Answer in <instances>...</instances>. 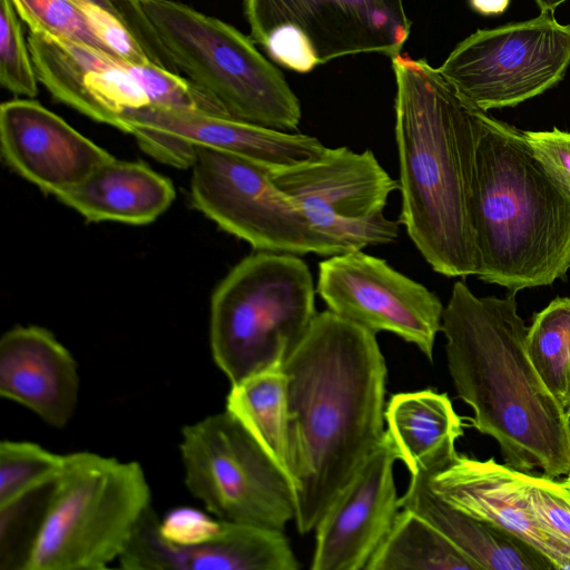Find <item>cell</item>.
Masks as SVG:
<instances>
[{"label": "cell", "instance_id": "8", "mask_svg": "<svg viewBox=\"0 0 570 570\" xmlns=\"http://www.w3.org/2000/svg\"><path fill=\"white\" fill-rule=\"evenodd\" d=\"M243 10L252 40L302 73L350 55L392 58L412 24L403 0H243Z\"/></svg>", "mask_w": 570, "mask_h": 570}, {"label": "cell", "instance_id": "4", "mask_svg": "<svg viewBox=\"0 0 570 570\" xmlns=\"http://www.w3.org/2000/svg\"><path fill=\"white\" fill-rule=\"evenodd\" d=\"M472 224L478 277L510 292L570 271V199L531 153L523 130L483 111L475 145Z\"/></svg>", "mask_w": 570, "mask_h": 570}, {"label": "cell", "instance_id": "25", "mask_svg": "<svg viewBox=\"0 0 570 570\" xmlns=\"http://www.w3.org/2000/svg\"><path fill=\"white\" fill-rule=\"evenodd\" d=\"M365 570H481L425 520L410 510L395 521Z\"/></svg>", "mask_w": 570, "mask_h": 570}, {"label": "cell", "instance_id": "10", "mask_svg": "<svg viewBox=\"0 0 570 570\" xmlns=\"http://www.w3.org/2000/svg\"><path fill=\"white\" fill-rule=\"evenodd\" d=\"M194 206L225 232L263 252L333 256L350 252L317 232L271 170L239 156L195 147Z\"/></svg>", "mask_w": 570, "mask_h": 570}, {"label": "cell", "instance_id": "15", "mask_svg": "<svg viewBox=\"0 0 570 570\" xmlns=\"http://www.w3.org/2000/svg\"><path fill=\"white\" fill-rule=\"evenodd\" d=\"M387 433L318 521L312 570L366 569L400 511Z\"/></svg>", "mask_w": 570, "mask_h": 570}, {"label": "cell", "instance_id": "1", "mask_svg": "<svg viewBox=\"0 0 570 570\" xmlns=\"http://www.w3.org/2000/svg\"><path fill=\"white\" fill-rule=\"evenodd\" d=\"M375 335L326 309L281 367L301 534L316 528L385 435L387 367Z\"/></svg>", "mask_w": 570, "mask_h": 570}, {"label": "cell", "instance_id": "22", "mask_svg": "<svg viewBox=\"0 0 570 570\" xmlns=\"http://www.w3.org/2000/svg\"><path fill=\"white\" fill-rule=\"evenodd\" d=\"M400 507L430 523L481 569H553L548 559L529 543L445 502L431 490L423 472L411 474L407 490L400 498Z\"/></svg>", "mask_w": 570, "mask_h": 570}, {"label": "cell", "instance_id": "28", "mask_svg": "<svg viewBox=\"0 0 570 570\" xmlns=\"http://www.w3.org/2000/svg\"><path fill=\"white\" fill-rule=\"evenodd\" d=\"M65 454L30 441L0 443V508L49 487L59 475Z\"/></svg>", "mask_w": 570, "mask_h": 570}, {"label": "cell", "instance_id": "34", "mask_svg": "<svg viewBox=\"0 0 570 570\" xmlns=\"http://www.w3.org/2000/svg\"><path fill=\"white\" fill-rule=\"evenodd\" d=\"M541 13L553 12L554 9L566 0H534Z\"/></svg>", "mask_w": 570, "mask_h": 570}, {"label": "cell", "instance_id": "29", "mask_svg": "<svg viewBox=\"0 0 570 570\" xmlns=\"http://www.w3.org/2000/svg\"><path fill=\"white\" fill-rule=\"evenodd\" d=\"M11 0H0V82L14 96L33 99L38 78Z\"/></svg>", "mask_w": 570, "mask_h": 570}, {"label": "cell", "instance_id": "12", "mask_svg": "<svg viewBox=\"0 0 570 570\" xmlns=\"http://www.w3.org/2000/svg\"><path fill=\"white\" fill-rule=\"evenodd\" d=\"M276 186L289 196L320 233L350 250L383 245L399 237V222L383 209L401 189L371 150L327 148L317 158L272 170Z\"/></svg>", "mask_w": 570, "mask_h": 570}, {"label": "cell", "instance_id": "27", "mask_svg": "<svg viewBox=\"0 0 570 570\" xmlns=\"http://www.w3.org/2000/svg\"><path fill=\"white\" fill-rule=\"evenodd\" d=\"M30 31L82 45L120 59L104 41L97 8L80 0H11Z\"/></svg>", "mask_w": 570, "mask_h": 570}, {"label": "cell", "instance_id": "36", "mask_svg": "<svg viewBox=\"0 0 570 570\" xmlns=\"http://www.w3.org/2000/svg\"><path fill=\"white\" fill-rule=\"evenodd\" d=\"M559 484L562 488L563 492L567 494V497L570 499V473H568L564 479L559 481Z\"/></svg>", "mask_w": 570, "mask_h": 570}, {"label": "cell", "instance_id": "31", "mask_svg": "<svg viewBox=\"0 0 570 570\" xmlns=\"http://www.w3.org/2000/svg\"><path fill=\"white\" fill-rule=\"evenodd\" d=\"M532 512L539 523L557 540L570 548V499L559 481L544 474L520 472Z\"/></svg>", "mask_w": 570, "mask_h": 570}, {"label": "cell", "instance_id": "2", "mask_svg": "<svg viewBox=\"0 0 570 570\" xmlns=\"http://www.w3.org/2000/svg\"><path fill=\"white\" fill-rule=\"evenodd\" d=\"M515 294L479 297L454 283L441 327L448 368L473 428L495 440L504 464L554 479L570 473V424L529 357Z\"/></svg>", "mask_w": 570, "mask_h": 570}, {"label": "cell", "instance_id": "14", "mask_svg": "<svg viewBox=\"0 0 570 570\" xmlns=\"http://www.w3.org/2000/svg\"><path fill=\"white\" fill-rule=\"evenodd\" d=\"M122 131L156 159L179 168L191 167L196 146L239 156L271 171L312 160L326 149L313 136L199 109L148 106L129 112Z\"/></svg>", "mask_w": 570, "mask_h": 570}, {"label": "cell", "instance_id": "17", "mask_svg": "<svg viewBox=\"0 0 570 570\" xmlns=\"http://www.w3.org/2000/svg\"><path fill=\"white\" fill-rule=\"evenodd\" d=\"M28 47L38 81L96 121L122 130L129 112L151 106L127 61L37 31L29 32Z\"/></svg>", "mask_w": 570, "mask_h": 570}, {"label": "cell", "instance_id": "5", "mask_svg": "<svg viewBox=\"0 0 570 570\" xmlns=\"http://www.w3.org/2000/svg\"><path fill=\"white\" fill-rule=\"evenodd\" d=\"M151 491L139 463L92 452L65 454L22 570H99L119 561Z\"/></svg>", "mask_w": 570, "mask_h": 570}, {"label": "cell", "instance_id": "23", "mask_svg": "<svg viewBox=\"0 0 570 570\" xmlns=\"http://www.w3.org/2000/svg\"><path fill=\"white\" fill-rule=\"evenodd\" d=\"M384 419L399 459L411 474L443 466L463 435L462 420L448 394L431 389L392 395Z\"/></svg>", "mask_w": 570, "mask_h": 570}, {"label": "cell", "instance_id": "20", "mask_svg": "<svg viewBox=\"0 0 570 570\" xmlns=\"http://www.w3.org/2000/svg\"><path fill=\"white\" fill-rule=\"evenodd\" d=\"M77 362L47 328L18 325L0 341V395L53 428L72 417L79 395Z\"/></svg>", "mask_w": 570, "mask_h": 570}, {"label": "cell", "instance_id": "11", "mask_svg": "<svg viewBox=\"0 0 570 570\" xmlns=\"http://www.w3.org/2000/svg\"><path fill=\"white\" fill-rule=\"evenodd\" d=\"M570 66V24L553 16L479 29L451 51L439 71L483 111L514 107L560 82Z\"/></svg>", "mask_w": 570, "mask_h": 570}, {"label": "cell", "instance_id": "19", "mask_svg": "<svg viewBox=\"0 0 570 570\" xmlns=\"http://www.w3.org/2000/svg\"><path fill=\"white\" fill-rule=\"evenodd\" d=\"M220 520V519H219ZM150 505L119 559L127 570H297L283 530L220 520L214 534L190 546H175L158 530Z\"/></svg>", "mask_w": 570, "mask_h": 570}, {"label": "cell", "instance_id": "6", "mask_svg": "<svg viewBox=\"0 0 570 570\" xmlns=\"http://www.w3.org/2000/svg\"><path fill=\"white\" fill-rule=\"evenodd\" d=\"M314 301L311 271L293 254L261 250L222 279L210 301L209 344L230 385L282 367L317 314Z\"/></svg>", "mask_w": 570, "mask_h": 570}, {"label": "cell", "instance_id": "32", "mask_svg": "<svg viewBox=\"0 0 570 570\" xmlns=\"http://www.w3.org/2000/svg\"><path fill=\"white\" fill-rule=\"evenodd\" d=\"M523 135L534 158L570 199V132L553 127L550 130H523Z\"/></svg>", "mask_w": 570, "mask_h": 570}, {"label": "cell", "instance_id": "24", "mask_svg": "<svg viewBox=\"0 0 570 570\" xmlns=\"http://www.w3.org/2000/svg\"><path fill=\"white\" fill-rule=\"evenodd\" d=\"M226 411L249 432L291 480L286 375L282 368L267 370L230 385Z\"/></svg>", "mask_w": 570, "mask_h": 570}, {"label": "cell", "instance_id": "13", "mask_svg": "<svg viewBox=\"0 0 570 570\" xmlns=\"http://www.w3.org/2000/svg\"><path fill=\"white\" fill-rule=\"evenodd\" d=\"M317 293L336 315L374 334L391 332L433 361L444 306L384 259L362 249L333 255L320 263Z\"/></svg>", "mask_w": 570, "mask_h": 570}, {"label": "cell", "instance_id": "3", "mask_svg": "<svg viewBox=\"0 0 570 570\" xmlns=\"http://www.w3.org/2000/svg\"><path fill=\"white\" fill-rule=\"evenodd\" d=\"M402 208L399 223L434 272L478 275L472 224L475 145L483 110L426 60L392 57Z\"/></svg>", "mask_w": 570, "mask_h": 570}, {"label": "cell", "instance_id": "21", "mask_svg": "<svg viewBox=\"0 0 570 570\" xmlns=\"http://www.w3.org/2000/svg\"><path fill=\"white\" fill-rule=\"evenodd\" d=\"M57 198L89 222L145 225L169 208L175 188L145 164L114 157Z\"/></svg>", "mask_w": 570, "mask_h": 570}, {"label": "cell", "instance_id": "35", "mask_svg": "<svg viewBox=\"0 0 570 570\" xmlns=\"http://www.w3.org/2000/svg\"><path fill=\"white\" fill-rule=\"evenodd\" d=\"M564 412H566L568 423L570 424V362H569L568 375H567V395H566V403H564Z\"/></svg>", "mask_w": 570, "mask_h": 570}, {"label": "cell", "instance_id": "7", "mask_svg": "<svg viewBox=\"0 0 570 570\" xmlns=\"http://www.w3.org/2000/svg\"><path fill=\"white\" fill-rule=\"evenodd\" d=\"M140 2L178 69L232 117L283 131L298 127L297 96L250 37L179 1Z\"/></svg>", "mask_w": 570, "mask_h": 570}, {"label": "cell", "instance_id": "18", "mask_svg": "<svg viewBox=\"0 0 570 570\" xmlns=\"http://www.w3.org/2000/svg\"><path fill=\"white\" fill-rule=\"evenodd\" d=\"M423 473L431 490L452 507L529 543L553 569L570 570V548L534 517L520 471L494 458L478 460L456 452L443 466Z\"/></svg>", "mask_w": 570, "mask_h": 570}, {"label": "cell", "instance_id": "33", "mask_svg": "<svg viewBox=\"0 0 570 570\" xmlns=\"http://www.w3.org/2000/svg\"><path fill=\"white\" fill-rule=\"evenodd\" d=\"M473 10L484 16L500 14L504 12L510 0H470Z\"/></svg>", "mask_w": 570, "mask_h": 570}, {"label": "cell", "instance_id": "26", "mask_svg": "<svg viewBox=\"0 0 570 570\" xmlns=\"http://www.w3.org/2000/svg\"><path fill=\"white\" fill-rule=\"evenodd\" d=\"M525 344L537 372L564 409L570 362V297H556L533 314Z\"/></svg>", "mask_w": 570, "mask_h": 570}, {"label": "cell", "instance_id": "30", "mask_svg": "<svg viewBox=\"0 0 570 570\" xmlns=\"http://www.w3.org/2000/svg\"><path fill=\"white\" fill-rule=\"evenodd\" d=\"M112 17L155 66L179 75L180 70L159 39L140 0H80Z\"/></svg>", "mask_w": 570, "mask_h": 570}, {"label": "cell", "instance_id": "9", "mask_svg": "<svg viewBox=\"0 0 570 570\" xmlns=\"http://www.w3.org/2000/svg\"><path fill=\"white\" fill-rule=\"evenodd\" d=\"M179 451L185 484L212 515L277 530L295 519L289 478L226 410L184 426Z\"/></svg>", "mask_w": 570, "mask_h": 570}, {"label": "cell", "instance_id": "16", "mask_svg": "<svg viewBox=\"0 0 570 570\" xmlns=\"http://www.w3.org/2000/svg\"><path fill=\"white\" fill-rule=\"evenodd\" d=\"M0 142L2 157L12 170L56 197L114 158L30 98L0 106Z\"/></svg>", "mask_w": 570, "mask_h": 570}]
</instances>
